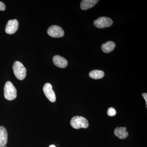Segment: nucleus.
Segmentation results:
<instances>
[{
	"mask_svg": "<svg viewBox=\"0 0 147 147\" xmlns=\"http://www.w3.org/2000/svg\"><path fill=\"white\" fill-rule=\"evenodd\" d=\"M115 47V44L113 41H110L105 42L101 45L102 51L106 53L112 52Z\"/></svg>",
	"mask_w": 147,
	"mask_h": 147,
	"instance_id": "12",
	"label": "nucleus"
},
{
	"mask_svg": "<svg viewBox=\"0 0 147 147\" xmlns=\"http://www.w3.org/2000/svg\"><path fill=\"white\" fill-rule=\"evenodd\" d=\"M98 2V0H83L81 2L80 7L83 10H87L93 7Z\"/></svg>",
	"mask_w": 147,
	"mask_h": 147,
	"instance_id": "11",
	"label": "nucleus"
},
{
	"mask_svg": "<svg viewBox=\"0 0 147 147\" xmlns=\"http://www.w3.org/2000/svg\"><path fill=\"white\" fill-rule=\"evenodd\" d=\"M53 62L56 66L61 68H65L68 64L66 59L59 55H56L53 57Z\"/></svg>",
	"mask_w": 147,
	"mask_h": 147,
	"instance_id": "8",
	"label": "nucleus"
},
{
	"mask_svg": "<svg viewBox=\"0 0 147 147\" xmlns=\"http://www.w3.org/2000/svg\"><path fill=\"white\" fill-rule=\"evenodd\" d=\"M43 91L45 96L50 102H55L56 100V96L55 92L53 89V86L50 83H46L43 87Z\"/></svg>",
	"mask_w": 147,
	"mask_h": 147,
	"instance_id": "5",
	"label": "nucleus"
},
{
	"mask_svg": "<svg viewBox=\"0 0 147 147\" xmlns=\"http://www.w3.org/2000/svg\"><path fill=\"white\" fill-rule=\"evenodd\" d=\"M142 96L144 98L145 101L146 102V108H147V94L146 93H144L142 94Z\"/></svg>",
	"mask_w": 147,
	"mask_h": 147,
	"instance_id": "16",
	"label": "nucleus"
},
{
	"mask_svg": "<svg viewBox=\"0 0 147 147\" xmlns=\"http://www.w3.org/2000/svg\"><path fill=\"white\" fill-rule=\"evenodd\" d=\"M116 113H117V112L115 108H108L107 114L109 117H113V116L115 115Z\"/></svg>",
	"mask_w": 147,
	"mask_h": 147,
	"instance_id": "14",
	"label": "nucleus"
},
{
	"mask_svg": "<svg viewBox=\"0 0 147 147\" xmlns=\"http://www.w3.org/2000/svg\"><path fill=\"white\" fill-rule=\"evenodd\" d=\"M13 72L16 78L18 80H23L26 76V69L24 67L23 64L18 61L13 63Z\"/></svg>",
	"mask_w": 147,
	"mask_h": 147,
	"instance_id": "3",
	"label": "nucleus"
},
{
	"mask_svg": "<svg viewBox=\"0 0 147 147\" xmlns=\"http://www.w3.org/2000/svg\"><path fill=\"white\" fill-rule=\"evenodd\" d=\"M47 34L52 37L61 38L63 36L64 32L61 27L54 25L48 28Z\"/></svg>",
	"mask_w": 147,
	"mask_h": 147,
	"instance_id": "6",
	"label": "nucleus"
},
{
	"mask_svg": "<svg viewBox=\"0 0 147 147\" xmlns=\"http://www.w3.org/2000/svg\"><path fill=\"white\" fill-rule=\"evenodd\" d=\"M104 76V72L102 70H94L89 73V76L92 79H101Z\"/></svg>",
	"mask_w": 147,
	"mask_h": 147,
	"instance_id": "13",
	"label": "nucleus"
},
{
	"mask_svg": "<svg viewBox=\"0 0 147 147\" xmlns=\"http://www.w3.org/2000/svg\"><path fill=\"white\" fill-rule=\"evenodd\" d=\"M94 24L95 26L98 28H105L111 26L113 25V21L108 17H101L95 20Z\"/></svg>",
	"mask_w": 147,
	"mask_h": 147,
	"instance_id": "4",
	"label": "nucleus"
},
{
	"mask_svg": "<svg viewBox=\"0 0 147 147\" xmlns=\"http://www.w3.org/2000/svg\"><path fill=\"white\" fill-rule=\"evenodd\" d=\"M0 147H7L6 146H0Z\"/></svg>",
	"mask_w": 147,
	"mask_h": 147,
	"instance_id": "18",
	"label": "nucleus"
},
{
	"mask_svg": "<svg viewBox=\"0 0 147 147\" xmlns=\"http://www.w3.org/2000/svg\"><path fill=\"white\" fill-rule=\"evenodd\" d=\"M70 125L73 128L76 129L87 128L89 126V122L85 118L81 116H75L71 119Z\"/></svg>",
	"mask_w": 147,
	"mask_h": 147,
	"instance_id": "2",
	"label": "nucleus"
},
{
	"mask_svg": "<svg viewBox=\"0 0 147 147\" xmlns=\"http://www.w3.org/2000/svg\"><path fill=\"white\" fill-rule=\"evenodd\" d=\"M49 147H56V146H55V145H50V146H49Z\"/></svg>",
	"mask_w": 147,
	"mask_h": 147,
	"instance_id": "17",
	"label": "nucleus"
},
{
	"mask_svg": "<svg viewBox=\"0 0 147 147\" xmlns=\"http://www.w3.org/2000/svg\"><path fill=\"white\" fill-rule=\"evenodd\" d=\"M4 95L5 99L8 100H12L17 96V90L13 84L10 82L5 83L4 88Z\"/></svg>",
	"mask_w": 147,
	"mask_h": 147,
	"instance_id": "1",
	"label": "nucleus"
},
{
	"mask_svg": "<svg viewBox=\"0 0 147 147\" xmlns=\"http://www.w3.org/2000/svg\"><path fill=\"white\" fill-rule=\"evenodd\" d=\"M114 133L116 137H118L121 139H125L129 135L125 127H116L115 129Z\"/></svg>",
	"mask_w": 147,
	"mask_h": 147,
	"instance_id": "10",
	"label": "nucleus"
},
{
	"mask_svg": "<svg viewBox=\"0 0 147 147\" xmlns=\"http://www.w3.org/2000/svg\"><path fill=\"white\" fill-rule=\"evenodd\" d=\"M8 134L7 131L3 126H0V146H6L7 144Z\"/></svg>",
	"mask_w": 147,
	"mask_h": 147,
	"instance_id": "9",
	"label": "nucleus"
},
{
	"mask_svg": "<svg viewBox=\"0 0 147 147\" xmlns=\"http://www.w3.org/2000/svg\"><path fill=\"white\" fill-rule=\"evenodd\" d=\"M18 22L16 19L9 20L6 26L5 32L7 34H13L18 30Z\"/></svg>",
	"mask_w": 147,
	"mask_h": 147,
	"instance_id": "7",
	"label": "nucleus"
},
{
	"mask_svg": "<svg viewBox=\"0 0 147 147\" xmlns=\"http://www.w3.org/2000/svg\"><path fill=\"white\" fill-rule=\"evenodd\" d=\"M5 9V5L2 2L0 1V11H4Z\"/></svg>",
	"mask_w": 147,
	"mask_h": 147,
	"instance_id": "15",
	"label": "nucleus"
}]
</instances>
